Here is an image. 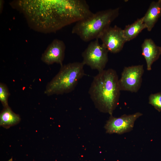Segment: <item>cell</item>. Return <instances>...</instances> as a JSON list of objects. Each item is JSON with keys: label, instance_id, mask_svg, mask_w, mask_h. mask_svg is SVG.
<instances>
[{"label": "cell", "instance_id": "6da1fadb", "mask_svg": "<svg viewBox=\"0 0 161 161\" xmlns=\"http://www.w3.org/2000/svg\"><path fill=\"white\" fill-rule=\"evenodd\" d=\"M10 4L23 14L31 28L44 33L55 32L86 18L89 14L83 0H22Z\"/></svg>", "mask_w": 161, "mask_h": 161}, {"label": "cell", "instance_id": "7a4b0ae2", "mask_svg": "<svg viewBox=\"0 0 161 161\" xmlns=\"http://www.w3.org/2000/svg\"><path fill=\"white\" fill-rule=\"evenodd\" d=\"M119 79L116 71L111 68L98 72L94 77L88 93L100 111L112 115L120 95Z\"/></svg>", "mask_w": 161, "mask_h": 161}, {"label": "cell", "instance_id": "3957f363", "mask_svg": "<svg viewBox=\"0 0 161 161\" xmlns=\"http://www.w3.org/2000/svg\"><path fill=\"white\" fill-rule=\"evenodd\" d=\"M119 9V8L109 9L93 13L90 17L75 23L72 32L86 42L98 39L118 16Z\"/></svg>", "mask_w": 161, "mask_h": 161}, {"label": "cell", "instance_id": "277c9868", "mask_svg": "<svg viewBox=\"0 0 161 161\" xmlns=\"http://www.w3.org/2000/svg\"><path fill=\"white\" fill-rule=\"evenodd\" d=\"M84 65L82 62L70 63L61 66L58 73L47 84L44 94L49 96L72 92L79 80L85 75Z\"/></svg>", "mask_w": 161, "mask_h": 161}, {"label": "cell", "instance_id": "5b68a950", "mask_svg": "<svg viewBox=\"0 0 161 161\" xmlns=\"http://www.w3.org/2000/svg\"><path fill=\"white\" fill-rule=\"evenodd\" d=\"M98 39L91 42L82 52V62L93 69L98 72L104 69L108 61V51L103 44H100Z\"/></svg>", "mask_w": 161, "mask_h": 161}, {"label": "cell", "instance_id": "8992f818", "mask_svg": "<svg viewBox=\"0 0 161 161\" xmlns=\"http://www.w3.org/2000/svg\"><path fill=\"white\" fill-rule=\"evenodd\" d=\"M144 72L143 65L125 67L119 79L120 91L137 92L140 88Z\"/></svg>", "mask_w": 161, "mask_h": 161}, {"label": "cell", "instance_id": "52a82bcc", "mask_svg": "<svg viewBox=\"0 0 161 161\" xmlns=\"http://www.w3.org/2000/svg\"><path fill=\"white\" fill-rule=\"evenodd\" d=\"M143 115L140 112L116 117L111 115L105 126L106 132L109 134H122L131 131L137 119Z\"/></svg>", "mask_w": 161, "mask_h": 161}, {"label": "cell", "instance_id": "ba28073f", "mask_svg": "<svg viewBox=\"0 0 161 161\" xmlns=\"http://www.w3.org/2000/svg\"><path fill=\"white\" fill-rule=\"evenodd\" d=\"M99 39L108 51L113 53L120 52L127 42L123 35V30L116 25L106 29Z\"/></svg>", "mask_w": 161, "mask_h": 161}, {"label": "cell", "instance_id": "9c48e42d", "mask_svg": "<svg viewBox=\"0 0 161 161\" xmlns=\"http://www.w3.org/2000/svg\"><path fill=\"white\" fill-rule=\"evenodd\" d=\"M66 47L62 41L57 39L53 40L42 55L41 61L48 65L56 63L62 65Z\"/></svg>", "mask_w": 161, "mask_h": 161}, {"label": "cell", "instance_id": "30bf717a", "mask_svg": "<svg viewBox=\"0 0 161 161\" xmlns=\"http://www.w3.org/2000/svg\"><path fill=\"white\" fill-rule=\"evenodd\" d=\"M142 55L145 60L147 69L150 71L153 63L161 54V47L157 45L151 38L145 39L141 45Z\"/></svg>", "mask_w": 161, "mask_h": 161}, {"label": "cell", "instance_id": "8fae6325", "mask_svg": "<svg viewBox=\"0 0 161 161\" xmlns=\"http://www.w3.org/2000/svg\"><path fill=\"white\" fill-rule=\"evenodd\" d=\"M161 16V0L153 1L145 15L143 22L148 31H151Z\"/></svg>", "mask_w": 161, "mask_h": 161}, {"label": "cell", "instance_id": "7c38bea8", "mask_svg": "<svg viewBox=\"0 0 161 161\" xmlns=\"http://www.w3.org/2000/svg\"><path fill=\"white\" fill-rule=\"evenodd\" d=\"M19 115L15 113L8 106L4 107L0 114V125L6 129H8L19 123Z\"/></svg>", "mask_w": 161, "mask_h": 161}, {"label": "cell", "instance_id": "4fadbf2b", "mask_svg": "<svg viewBox=\"0 0 161 161\" xmlns=\"http://www.w3.org/2000/svg\"><path fill=\"white\" fill-rule=\"evenodd\" d=\"M145 29L146 27L142 17L132 24L126 25L123 30V35L127 42L135 38Z\"/></svg>", "mask_w": 161, "mask_h": 161}, {"label": "cell", "instance_id": "5bb4252c", "mask_svg": "<svg viewBox=\"0 0 161 161\" xmlns=\"http://www.w3.org/2000/svg\"><path fill=\"white\" fill-rule=\"evenodd\" d=\"M148 103L158 112L161 111V92L151 94L148 97Z\"/></svg>", "mask_w": 161, "mask_h": 161}, {"label": "cell", "instance_id": "9a60e30c", "mask_svg": "<svg viewBox=\"0 0 161 161\" xmlns=\"http://www.w3.org/2000/svg\"><path fill=\"white\" fill-rule=\"evenodd\" d=\"M10 95L8 89L4 84L0 83V100L4 107L8 106V100Z\"/></svg>", "mask_w": 161, "mask_h": 161}, {"label": "cell", "instance_id": "2e32d148", "mask_svg": "<svg viewBox=\"0 0 161 161\" xmlns=\"http://www.w3.org/2000/svg\"><path fill=\"white\" fill-rule=\"evenodd\" d=\"M9 161H12V159H10V160H9Z\"/></svg>", "mask_w": 161, "mask_h": 161}]
</instances>
